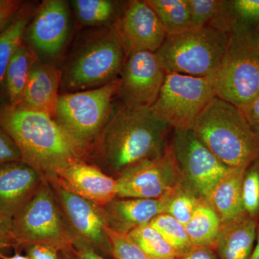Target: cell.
Instances as JSON below:
<instances>
[{
    "mask_svg": "<svg viewBox=\"0 0 259 259\" xmlns=\"http://www.w3.org/2000/svg\"><path fill=\"white\" fill-rule=\"evenodd\" d=\"M171 131L149 108L132 109L119 103L90 145L86 161L117 179L136 163L166 152Z\"/></svg>",
    "mask_w": 259,
    "mask_h": 259,
    "instance_id": "cell-1",
    "label": "cell"
},
{
    "mask_svg": "<svg viewBox=\"0 0 259 259\" xmlns=\"http://www.w3.org/2000/svg\"><path fill=\"white\" fill-rule=\"evenodd\" d=\"M0 124L18 146L22 161L45 178L72 160L86 161L89 148L73 139L47 114L5 105L0 107Z\"/></svg>",
    "mask_w": 259,
    "mask_h": 259,
    "instance_id": "cell-2",
    "label": "cell"
},
{
    "mask_svg": "<svg viewBox=\"0 0 259 259\" xmlns=\"http://www.w3.org/2000/svg\"><path fill=\"white\" fill-rule=\"evenodd\" d=\"M199 141L231 169L245 168L259 158V139L239 107L218 97L209 102L194 122Z\"/></svg>",
    "mask_w": 259,
    "mask_h": 259,
    "instance_id": "cell-3",
    "label": "cell"
},
{
    "mask_svg": "<svg viewBox=\"0 0 259 259\" xmlns=\"http://www.w3.org/2000/svg\"><path fill=\"white\" fill-rule=\"evenodd\" d=\"M125 54L112 25L81 37L61 70L65 93L100 88L119 79Z\"/></svg>",
    "mask_w": 259,
    "mask_h": 259,
    "instance_id": "cell-4",
    "label": "cell"
},
{
    "mask_svg": "<svg viewBox=\"0 0 259 259\" xmlns=\"http://www.w3.org/2000/svg\"><path fill=\"white\" fill-rule=\"evenodd\" d=\"M226 51L207 78L215 96L242 108L259 95L258 30L231 25Z\"/></svg>",
    "mask_w": 259,
    "mask_h": 259,
    "instance_id": "cell-5",
    "label": "cell"
},
{
    "mask_svg": "<svg viewBox=\"0 0 259 259\" xmlns=\"http://www.w3.org/2000/svg\"><path fill=\"white\" fill-rule=\"evenodd\" d=\"M228 42V32L208 25L166 36L156 53L167 73L208 78L222 60Z\"/></svg>",
    "mask_w": 259,
    "mask_h": 259,
    "instance_id": "cell-6",
    "label": "cell"
},
{
    "mask_svg": "<svg viewBox=\"0 0 259 259\" xmlns=\"http://www.w3.org/2000/svg\"><path fill=\"white\" fill-rule=\"evenodd\" d=\"M15 253L30 244L53 245L59 250L73 245L52 185L42 179L35 193L13 218Z\"/></svg>",
    "mask_w": 259,
    "mask_h": 259,
    "instance_id": "cell-7",
    "label": "cell"
},
{
    "mask_svg": "<svg viewBox=\"0 0 259 259\" xmlns=\"http://www.w3.org/2000/svg\"><path fill=\"white\" fill-rule=\"evenodd\" d=\"M118 87L119 79L93 90L61 94L54 120L73 139L90 148L112 115Z\"/></svg>",
    "mask_w": 259,
    "mask_h": 259,
    "instance_id": "cell-8",
    "label": "cell"
},
{
    "mask_svg": "<svg viewBox=\"0 0 259 259\" xmlns=\"http://www.w3.org/2000/svg\"><path fill=\"white\" fill-rule=\"evenodd\" d=\"M214 97L207 78L167 73L157 99L149 110L172 129H192Z\"/></svg>",
    "mask_w": 259,
    "mask_h": 259,
    "instance_id": "cell-9",
    "label": "cell"
},
{
    "mask_svg": "<svg viewBox=\"0 0 259 259\" xmlns=\"http://www.w3.org/2000/svg\"><path fill=\"white\" fill-rule=\"evenodd\" d=\"M168 147L178 167L182 185L198 198L207 199L220 181L233 170L223 164L192 129H172Z\"/></svg>",
    "mask_w": 259,
    "mask_h": 259,
    "instance_id": "cell-10",
    "label": "cell"
},
{
    "mask_svg": "<svg viewBox=\"0 0 259 259\" xmlns=\"http://www.w3.org/2000/svg\"><path fill=\"white\" fill-rule=\"evenodd\" d=\"M49 182L55 192L73 245L86 247L105 258H113L103 207Z\"/></svg>",
    "mask_w": 259,
    "mask_h": 259,
    "instance_id": "cell-11",
    "label": "cell"
},
{
    "mask_svg": "<svg viewBox=\"0 0 259 259\" xmlns=\"http://www.w3.org/2000/svg\"><path fill=\"white\" fill-rule=\"evenodd\" d=\"M166 74L156 53L138 51L126 56L117 94L120 105L132 109L150 108L157 99Z\"/></svg>",
    "mask_w": 259,
    "mask_h": 259,
    "instance_id": "cell-12",
    "label": "cell"
},
{
    "mask_svg": "<svg viewBox=\"0 0 259 259\" xmlns=\"http://www.w3.org/2000/svg\"><path fill=\"white\" fill-rule=\"evenodd\" d=\"M118 198L158 199L182 185L169 147L161 156L140 162L115 179Z\"/></svg>",
    "mask_w": 259,
    "mask_h": 259,
    "instance_id": "cell-13",
    "label": "cell"
},
{
    "mask_svg": "<svg viewBox=\"0 0 259 259\" xmlns=\"http://www.w3.org/2000/svg\"><path fill=\"white\" fill-rule=\"evenodd\" d=\"M71 15L64 0H44L35 8L25 39L40 61L51 63L62 53L71 32Z\"/></svg>",
    "mask_w": 259,
    "mask_h": 259,
    "instance_id": "cell-14",
    "label": "cell"
},
{
    "mask_svg": "<svg viewBox=\"0 0 259 259\" xmlns=\"http://www.w3.org/2000/svg\"><path fill=\"white\" fill-rule=\"evenodd\" d=\"M113 25L125 56L138 51L156 53L167 36L157 15L146 0L124 3Z\"/></svg>",
    "mask_w": 259,
    "mask_h": 259,
    "instance_id": "cell-15",
    "label": "cell"
},
{
    "mask_svg": "<svg viewBox=\"0 0 259 259\" xmlns=\"http://www.w3.org/2000/svg\"><path fill=\"white\" fill-rule=\"evenodd\" d=\"M46 179L64 190L102 207L117 196L115 179L81 158L72 160L56 168Z\"/></svg>",
    "mask_w": 259,
    "mask_h": 259,
    "instance_id": "cell-16",
    "label": "cell"
},
{
    "mask_svg": "<svg viewBox=\"0 0 259 259\" xmlns=\"http://www.w3.org/2000/svg\"><path fill=\"white\" fill-rule=\"evenodd\" d=\"M44 177L23 161L0 166V214L13 218L35 193Z\"/></svg>",
    "mask_w": 259,
    "mask_h": 259,
    "instance_id": "cell-17",
    "label": "cell"
},
{
    "mask_svg": "<svg viewBox=\"0 0 259 259\" xmlns=\"http://www.w3.org/2000/svg\"><path fill=\"white\" fill-rule=\"evenodd\" d=\"M167 194L158 199L115 197L102 207L107 228L128 234L136 228L149 224L158 214L166 212Z\"/></svg>",
    "mask_w": 259,
    "mask_h": 259,
    "instance_id": "cell-18",
    "label": "cell"
},
{
    "mask_svg": "<svg viewBox=\"0 0 259 259\" xmlns=\"http://www.w3.org/2000/svg\"><path fill=\"white\" fill-rule=\"evenodd\" d=\"M62 72L55 64L37 59L30 70L23 99L17 107L47 114L54 118Z\"/></svg>",
    "mask_w": 259,
    "mask_h": 259,
    "instance_id": "cell-19",
    "label": "cell"
},
{
    "mask_svg": "<svg viewBox=\"0 0 259 259\" xmlns=\"http://www.w3.org/2000/svg\"><path fill=\"white\" fill-rule=\"evenodd\" d=\"M258 224L245 213L222 223L213 248L218 259H249L256 241Z\"/></svg>",
    "mask_w": 259,
    "mask_h": 259,
    "instance_id": "cell-20",
    "label": "cell"
},
{
    "mask_svg": "<svg viewBox=\"0 0 259 259\" xmlns=\"http://www.w3.org/2000/svg\"><path fill=\"white\" fill-rule=\"evenodd\" d=\"M244 170H232L220 181L206 199L222 223L233 221L245 213L242 190Z\"/></svg>",
    "mask_w": 259,
    "mask_h": 259,
    "instance_id": "cell-21",
    "label": "cell"
},
{
    "mask_svg": "<svg viewBox=\"0 0 259 259\" xmlns=\"http://www.w3.org/2000/svg\"><path fill=\"white\" fill-rule=\"evenodd\" d=\"M37 59L35 51L25 41L12 58L5 73L3 89L10 106H18L21 102L30 70Z\"/></svg>",
    "mask_w": 259,
    "mask_h": 259,
    "instance_id": "cell-22",
    "label": "cell"
},
{
    "mask_svg": "<svg viewBox=\"0 0 259 259\" xmlns=\"http://www.w3.org/2000/svg\"><path fill=\"white\" fill-rule=\"evenodd\" d=\"M35 9L30 4L21 6L10 23L0 31V95L4 94L5 76L8 65L25 41V31Z\"/></svg>",
    "mask_w": 259,
    "mask_h": 259,
    "instance_id": "cell-23",
    "label": "cell"
},
{
    "mask_svg": "<svg viewBox=\"0 0 259 259\" xmlns=\"http://www.w3.org/2000/svg\"><path fill=\"white\" fill-rule=\"evenodd\" d=\"M221 225L217 213L205 199H202L185 226L194 247L213 249Z\"/></svg>",
    "mask_w": 259,
    "mask_h": 259,
    "instance_id": "cell-24",
    "label": "cell"
},
{
    "mask_svg": "<svg viewBox=\"0 0 259 259\" xmlns=\"http://www.w3.org/2000/svg\"><path fill=\"white\" fill-rule=\"evenodd\" d=\"M209 25L223 30L231 25L258 30L259 0H223L219 14Z\"/></svg>",
    "mask_w": 259,
    "mask_h": 259,
    "instance_id": "cell-25",
    "label": "cell"
},
{
    "mask_svg": "<svg viewBox=\"0 0 259 259\" xmlns=\"http://www.w3.org/2000/svg\"><path fill=\"white\" fill-rule=\"evenodd\" d=\"M112 0H73L71 1L75 16L83 26L100 27L112 25L120 14L123 5Z\"/></svg>",
    "mask_w": 259,
    "mask_h": 259,
    "instance_id": "cell-26",
    "label": "cell"
},
{
    "mask_svg": "<svg viewBox=\"0 0 259 259\" xmlns=\"http://www.w3.org/2000/svg\"><path fill=\"white\" fill-rule=\"evenodd\" d=\"M157 15L167 36L182 33L190 29L187 0H146Z\"/></svg>",
    "mask_w": 259,
    "mask_h": 259,
    "instance_id": "cell-27",
    "label": "cell"
},
{
    "mask_svg": "<svg viewBox=\"0 0 259 259\" xmlns=\"http://www.w3.org/2000/svg\"><path fill=\"white\" fill-rule=\"evenodd\" d=\"M149 225L175 250L177 258L187 255L194 248L185 226L169 214L166 213L158 214Z\"/></svg>",
    "mask_w": 259,
    "mask_h": 259,
    "instance_id": "cell-28",
    "label": "cell"
},
{
    "mask_svg": "<svg viewBox=\"0 0 259 259\" xmlns=\"http://www.w3.org/2000/svg\"><path fill=\"white\" fill-rule=\"evenodd\" d=\"M128 236L150 259L177 258L175 250L149 224L136 228Z\"/></svg>",
    "mask_w": 259,
    "mask_h": 259,
    "instance_id": "cell-29",
    "label": "cell"
},
{
    "mask_svg": "<svg viewBox=\"0 0 259 259\" xmlns=\"http://www.w3.org/2000/svg\"><path fill=\"white\" fill-rule=\"evenodd\" d=\"M202 199L198 198L182 185L167 194L166 214L185 226Z\"/></svg>",
    "mask_w": 259,
    "mask_h": 259,
    "instance_id": "cell-30",
    "label": "cell"
},
{
    "mask_svg": "<svg viewBox=\"0 0 259 259\" xmlns=\"http://www.w3.org/2000/svg\"><path fill=\"white\" fill-rule=\"evenodd\" d=\"M242 190L244 212L259 223V158L245 168Z\"/></svg>",
    "mask_w": 259,
    "mask_h": 259,
    "instance_id": "cell-31",
    "label": "cell"
},
{
    "mask_svg": "<svg viewBox=\"0 0 259 259\" xmlns=\"http://www.w3.org/2000/svg\"><path fill=\"white\" fill-rule=\"evenodd\" d=\"M223 0H187L190 11V29L209 25L217 18Z\"/></svg>",
    "mask_w": 259,
    "mask_h": 259,
    "instance_id": "cell-32",
    "label": "cell"
},
{
    "mask_svg": "<svg viewBox=\"0 0 259 259\" xmlns=\"http://www.w3.org/2000/svg\"><path fill=\"white\" fill-rule=\"evenodd\" d=\"M114 259H150L128 234L117 233L106 227Z\"/></svg>",
    "mask_w": 259,
    "mask_h": 259,
    "instance_id": "cell-33",
    "label": "cell"
},
{
    "mask_svg": "<svg viewBox=\"0 0 259 259\" xmlns=\"http://www.w3.org/2000/svg\"><path fill=\"white\" fill-rule=\"evenodd\" d=\"M19 161H22V155L18 146L0 124V166Z\"/></svg>",
    "mask_w": 259,
    "mask_h": 259,
    "instance_id": "cell-34",
    "label": "cell"
},
{
    "mask_svg": "<svg viewBox=\"0 0 259 259\" xmlns=\"http://www.w3.org/2000/svg\"><path fill=\"white\" fill-rule=\"evenodd\" d=\"M13 218L0 214V259L11 248L15 250V243L12 231Z\"/></svg>",
    "mask_w": 259,
    "mask_h": 259,
    "instance_id": "cell-35",
    "label": "cell"
},
{
    "mask_svg": "<svg viewBox=\"0 0 259 259\" xmlns=\"http://www.w3.org/2000/svg\"><path fill=\"white\" fill-rule=\"evenodd\" d=\"M22 250L30 259H61L59 248L53 245H27L23 247Z\"/></svg>",
    "mask_w": 259,
    "mask_h": 259,
    "instance_id": "cell-36",
    "label": "cell"
},
{
    "mask_svg": "<svg viewBox=\"0 0 259 259\" xmlns=\"http://www.w3.org/2000/svg\"><path fill=\"white\" fill-rule=\"evenodd\" d=\"M59 254L61 259H107L93 249L73 245L59 250Z\"/></svg>",
    "mask_w": 259,
    "mask_h": 259,
    "instance_id": "cell-37",
    "label": "cell"
},
{
    "mask_svg": "<svg viewBox=\"0 0 259 259\" xmlns=\"http://www.w3.org/2000/svg\"><path fill=\"white\" fill-rule=\"evenodd\" d=\"M248 122L250 129L259 139V95L249 103L240 108Z\"/></svg>",
    "mask_w": 259,
    "mask_h": 259,
    "instance_id": "cell-38",
    "label": "cell"
},
{
    "mask_svg": "<svg viewBox=\"0 0 259 259\" xmlns=\"http://www.w3.org/2000/svg\"><path fill=\"white\" fill-rule=\"evenodd\" d=\"M21 5V2L15 0H0V31L13 20Z\"/></svg>",
    "mask_w": 259,
    "mask_h": 259,
    "instance_id": "cell-39",
    "label": "cell"
},
{
    "mask_svg": "<svg viewBox=\"0 0 259 259\" xmlns=\"http://www.w3.org/2000/svg\"><path fill=\"white\" fill-rule=\"evenodd\" d=\"M177 259H218L212 248L194 247L190 253Z\"/></svg>",
    "mask_w": 259,
    "mask_h": 259,
    "instance_id": "cell-40",
    "label": "cell"
},
{
    "mask_svg": "<svg viewBox=\"0 0 259 259\" xmlns=\"http://www.w3.org/2000/svg\"><path fill=\"white\" fill-rule=\"evenodd\" d=\"M249 259H259V223L258 228H257L256 241H255L254 248H253Z\"/></svg>",
    "mask_w": 259,
    "mask_h": 259,
    "instance_id": "cell-41",
    "label": "cell"
},
{
    "mask_svg": "<svg viewBox=\"0 0 259 259\" xmlns=\"http://www.w3.org/2000/svg\"><path fill=\"white\" fill-rule=\"evenodd\" d=\"M2 259H30L26 255L21 254L20 253H15L14 255H4L2 256Z\"/></svg>",
    "mask_w": 259,
    "mask_h": 259,
    "instance_id": "cell-42",
    "label": "cell"
},
{
    "mask_svg": "<svg viewBox=\"0 0 259 259\" xmlns=\"http://www.w3.org/2000/svg\"><path fill=\"white\" fill-rule=\"evenodd\" d=\"M258 35H259V28L258 29Z\"/></svg>",
    "mask_w": 259,
    "mask_h": 259,
    "instance_id": "cell-43",
    "label": "cell"
}]
</instances>
